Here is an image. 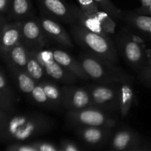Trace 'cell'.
<instances>
[{"mask_svg": "<svg viewBox=\"0 0 151 151\" xmlns=\"http://www.w3.org/2000/svg\"><path fill=\"white\" fill-rule=\"evenodd\" d=\"M44 13L54 18L58 22L73 24L75 17L72 13L71 4L65 0H38Z\"/></svg>", "mask_w": 151, "mask_h": 151, "instance_id": "10", "label": "cell"}, {"mask_svg": "<svg viewBox=\"0 0 151 151\" xmlns=\"http://www.w3.org/2000/svg\"><path fill=\"white\" fill-rule=\"evenodd\" d=\"M21 23V42L28 50H42L48 38L44 34L37 18L27 19Z\"/></svg>", "mask_w": 151, "mask_h": 151, "instance_id": "5", "label": "cell"}, {"mask_svg": "<svg viewBox=\"0 0 151 151\" xmlns=\"http://www.w3.org/2000/svg\"><path fill=\"white\" fill-rule=\"evenodd\" d=\"M10 8V0H0V13H7Z\"/></svg>", "mask_w": 151, "mask_h": 151, "instance_id": "30", "label": "cell"}, {"mask_svg": "<svg viewBox=\"0 0 151 151\" xmlns=\"http://www.w3.org/2000/svg\"><path fill=\"white\" fill-rule=\"evenodd\" d=\"M9 12L10 17L18 22L35 18L30 0H10Z\"/></svg>", "mask_w": 151, "mask_h": 151, "instance_id": "15", "label": "cell"}, {"mask_svg": "<svg viewBox=\"0 0 151 151\" xmlns=\"http://www.w3.org/2000/svg\"><path fill=\"white\" fill-rule=\"evenodd\" d=\"M66 151H78V150H77L76 147H75V146L69 145H68L67 147H66Z\"/></svg>", "mask_w": 151, "mask_h": 151, "instance_id": "36", "label": "cell"}, {"mask_svg": "<svg viewBox=\"0 0 151 151\" xmlns=\"http://www.w3.org/2000/svg\"><path fill=\"white\" fill-rule=\"evenodd\" d=\"M145 75V76L147 77V78H151V69H147V70H146Z\"/></svg>", "mask_w": 151, "mask_h": 151, "instance_id": "37", "label": "cell"}, {"mask_svg": "<svg viewBox=\"0 0 151 151\" xmlns=\"http://www.w3.org/2000/svg\"><path fill=\"white\" fill-rule=\"evenodd\" d=\"M83 137L87 142L91 143H96L102 138L103 133L98 127L88 126L83 131Z\"/></svg>", "mask_w": 151, "mask_h": 151, "instance_id": "25", "label": "cell"}, {"mask_svg": "<svg viewBox=\"0 0 151 151\" xmlns=\"http://www.w3.org/2000/svg\"><path fill=\"white\" fill-rule=\"evenodd\" d=\"M13 79L21 91L27 94H31L36 86L37 82L26 72L13 66H8Z\"/></svg>", "mask_w": 151, "mask_h": 151, "instance_id": "16", "label": "cell"}, {"mask_svg": "<svg viewBox=\"0 0 151 151\" xmlns=\"http://www.w3.org/2000/svg\"><path fill=\"white\" fill-rule=\"evenodd\" d=\"M91 96V107L99 109H114L118 108L119 104V88L108 86H96L88 90Z\"/></svg>", "mask_w": 151, "mask_h": 151, "instance_id": "7", "label": "cell"}, {"mask_svg": "<svg viewBox=\"0 0 151 151\" xmlns=\"http://www.w3.org/2000/svg\"><path fill=\"white\" fill-rule=\"evenodd\" d=\"M69 119L87 126L100 127L102 125L111 126L113 119L107 116L103 111L94 107H88L78 111H69L67 115Z\"/></svg>", "mask_w": 151, "mask_h": 151, "instance_id": "8", "label": "cell"}, {"mask_svg": "<svg viewBox=\"0 0 151 151\" xmlns=\"http://www.w3.org/2000/svg\"><path fill=\"white\" fill-rule=\"evenodd\" d=\"M37 19L48 39L52 40L64 47L73 48L74 44L70 35L58 21L44 13Z\"/></svg>", "mask_w": 151, "mask_h": 151, "instance_id": "6", "label": "cell"}, {"mask_svg": "<svg viewBox=\"0 0 151 151\" xmlns=\"http://www.w3.org/2000/svg\"><path fill=\"white\" fill-rule=\"evenodd\" d=\"M100 10L107 13L115 21H119L122 19V12L114 4L111 0H94Z\"/></svg>", "mask_w": 151, "mask_h": 151, "instance_id": "23", "label": "cell"}, {"mask_svg": "<svg viewBox=\"0 0 151 151\" xmlns=\"http://www.w3.org/2000/svg\"><path fill=\"white\" fill-rule=\"evenodd\" d=\"M7 123L9 133L18 139L24 140L35 133L41 124L47 123L48 118L38 114L16 115Z\"/></svg>", "mask_w": 151, "mask_h": 151, "instance_id": "3", "label": "cell"}, {"mask_svg": "<svg viewBox=\"0 0 151 151\" xmlns=\"http://www.w3.org/2000/svg\"><path fill=\"white\" fill-rule=\"evenodd\" d=\"M122 18L125 19L127 23L136 29L151 33V16L126 12L125 14L122 13Z\"/></svg>", "mask_w": 151, "mask_h": 151, "instance_id": "18", "label": "cell"}, {"mask_svg": "<svg viewBox=\"0 0 151 151\" xmlns=\"http://www.w3.org/2000/svg\"><path fill=\"white\" fill-rule=\"evenodd\" d=\"M32 52L42 66L44 72L53 80L67 84L73 83L76 80V76L65 69L55 60L52 50L42 49Z\"/></svg>", "mask_w": 151, "mask_h": 151, "instance_id": "4", "label": "cell"}, {"mask_svg": "<svg viewBox=\"0 0 151 151\" xmlns=\"http://www.w3.org/2000/svg\"><path fill=\"white\" fill-rule=\"evenodd\" d=\"M31 95H32V98L35 100L36 103H39V104H48L49 100L48 98L47 97V94H46L45 91H44V88H43L42 86L41 85V83H38L36 85V86L35 87V88L33 89V91L31 93Z\"/></svg>", "mask_w": 151, "mask_h": 151, "instance_id": "26", "label": "cell"}, {"mask_svg": "<svg viewBox=\"0 0 151 151\" xmlns=\"http://www.w3.org/2000/svg\"><path fill=\"white\" fill-rule=\"evenodd\" d=\"M21 41V23H5L0 32V55L4 56Z\"/></svg>", "mask_w": 151, "mask_h": 151, "instance_id": "11", "label": "cell"}, {"mask_svg": "<svg viewBox=\"0 0 151 151\" xmlns=\"http://www.w3.org/2000/svg\"><path fill=\"white\" fill-rule=\"evenodd\" d=\"M81 10L89 16L96 17L100 10L98 4L94 0H77Z\"/></svg>", "mask_w": 151, "mask_h": 151, "instance_id": "24", "label": "cell"}, {"mask_svg": "<svg viewBox=\"0 0 151 151\" xmlns=\"http://www.w3.org/2000/svg\"><path fill=\"white\" fill-rule=\"evenodd\" d=\"M14 108V102L0 91V109L4 112H12Z\"/></svg>", "mask_w": 151, "mask_h": 151, "instance_id": "29", "label": "cell"}, {"mask_svg": "<svg viewBox=\"0 0 151 151\" xmlns=\"http://www.w3.org/2000/svg\"><path fill=\"white\" fill-rule=\"evenodd\" d=\"M71 8H72L74 17H75V23L78 24L91 32L98 33L105 37H109V35L101 27L97 18L84 13L79 6L71 4Z\"/></svg>", "mask_w": 151, "mask_h": 151, "instance_id": "13", "label": "cell"}, {"mask_svg": "<svg viewBox=\"0 0 151 151\" xmlns=\"http://www.w3.org/2000/svg\"><path fill=\"white\" fill-rule=\"evenodd\" d=\"M7 119V116L6 115V112L3 111L2 110L0 109V122L1 121H4Z\"/></svg>", "mask_w": 151, "mask_h": 151, "instance_id": "34", "label": "cell"}, {"mask_svg": "<svg viewBox=\"0 0 151 151\" xmlns=\"http://www.w3.org/2000/svg\"><path fill=\"white\" fill-rule=\"evenodd\" d=\"M131 140V135L127 131L118 133L114 139V145L118 149H123L128 145Z\"/></svg>", "mask_w": 151, "mask_h": 151, "instance_id": "27", "label": "cell"}, {"mask_svg": "<svg viewBox=\"0 0 151 151\" xmlns=\"http://www.w3.org/2000/svg\"><path fill=\"white\" fill-rule=\"evenodd\" d=\"M19 151H38L36 149L33 148V147H29V146H23L21 147L19 149Z\"/></svg>", "mask_w": 151, "mask_h": 151, "instance_id": "33", "label": "cell"}, {"mask_svg": "<svg viewBox=\"0 0 151 151\" xmlns=\"http://www.w3.org/2000/svg\"><path fill=\"white\" fill-rule=\"evenodd\" d=\"M40 83L42 86L50 104L59 105L62 103L61 89L55 84L50 82H41Z\"/></svg>", "mask_w": 151, "mask_h": 151, "instance_id": "21", "label": "cell"}, {"mask_svg": "<svg viewBox=\"0 0 151 151\" xmlns=\"http://www.w3.org/2000/svg\"><path fill=\"white\" fill-rule=\"evenodd\" d=\"M5 21H4V19H3L2 16L0 15V32H1V29H2V27H4V25L5 24Z\"/></svg>", "mask_w": 151, "mask_h": 151, "instance_id": "35", "label": "cell"}, {"mask_svg": "<svg viewBox=\"0 0 151 151\" xmlns=\"http://www.w3.org/2000/svg\"><path fill=\"white\" fill-rule=\"evenodd\" d=\"M40 151H56L55 148L48 144H42L39 146Z\"/></svg>", "mask_w": 151, "mask_h": 151, "instance_id": "31", "label": "cell"}, {"mask_svg": "<svg viewBox=\"0 0 151 151\" xmlns=\"http://www.w3.org/2000/svg\"><path fill=\"white\" fill-rule=\"evenodd\" d=\"M134 100V91L127 83H122L119 88V109L122 116L125 117L129 113Z\"/></svg>", "mask_w": 151, "mask_h": 151, "instance_id": "19", "label": "cell"}, {"mask_svg": "<svg viewBox=\"0 0 151 151\" xmlns=\"http://www.w3.org/2000/svg\"><path fill=\"white\" fill-rule=\"evenodd\" d=\"M71 34L86 52L114 64L119 61L117 50L109 37L91 32L75 22L71 24Z\"/></svg>", "mask_w": 151, "mask_h": 151, "instance_id": "1", "label": "cell"}, {"mask_svg": "<svg viewBox=\"0 0 151 151\" xmlns=\"http://www.w3.org/2000/svg\"><path fill=\"white\" fill-rule=\"evenodd\" d=\"M52 52L55 60L72 75L84 81L90 79L78 60L72 57L69 53L60 50H52Z\"/></svg>", "mask_w": 151, "mask_h": 151, "instance_id": "12", "label": "cell"}, {"mask_svg": "<svg viewBox=\"0 0 151 151\" xmlns=\"http://www.w3.org/2000/svg\"><path fill=\"white\" fill-rule=\"evenodd\" d=\"M62 104L69 111H78L91 107L89 91L83 88L65 87L61 89Z\"/></svg>", "mask_w": 151, "mask_h": 151, "instance_id": "9", "label": "cell"}, {"mask_svg": "<svg viewBox=\"0 0 151 151\" xmlns=\"http://www.w3.org/2000/svg\"><path fill=\"white\" fill-rule=\"evenodd\" d=\"M29 52V57H28V61L26 66V72L35 80L36 82L42 80L44 75V70L42 66L39 63L35 56L34 55L33 52L30 50H28Z\"/></svg>", "mask_w": 151, "mask_h": 151, "instance_id": "20", "label": "cell"}, {"mask_svg": "<svg viewBox=\"0 0 151 151\" xmlns=\"http://www.w3.org/2000/svg\"><path fill=\"white\" fill-rule=\"evenodd\" d=\"M78 61L90 78L103 84L129 83L130 78L124 71L114 63L98 58L88 53H83Z\"/></svg>", "mask_w": 151, "mask_h": 151, "instance_id": "2", "label": "cell"}, {"mask_svg": "<svg viewBox=\"0 0 151 151\" xmlns=\"http://www.w3.org/2000/svg\"><path fill=\"white\" fill-rule=\"evenodd\" d=\"M3 57L8 66H13L24 71L26 70L29 52L27 47L21 41L12 47Z\"/></svg>", "mask_w": 151, "mask_h": 151, "instance_id": "14", "label": "cell"}, {"mask_svg": "<svg viewBox=\"0 0 151 151\" xmlns=\"http://www.w3.org/2000/svg\"><path fill=\"white\" fill-rule=\"evenodd\" d=\"M119 46L122 54L131 64L137 65L141 62L143 57L142 50L138 43L131 39L121 40Z\"/></svg>", "mask_w": 151, "mask_h": 151, "instance_id": "17", "label": "cell"}, {"mask_svg": "<svg viewBox=\"0 0 151 151\" xmlns=\"http://www.w3.org/2000/svg\"><path fill=\"white\" fill-rule=\"evenodd\" d=\"M137 12L141 13H150V14H151V3L150 4L144 5L142 7L138 9Z\"/></svg>", "mask_w": 151, "mask_h": 151, "instance_id": "32", "label": "cell"}, {"mask_svg": "<svg viewBox=\"0 0 151 151\" xmlns=\"http://www.w3.org/2000/svg\"><path fill=\"white\" fill-rule=\"evenodd\" d=\"M96 18L100 24L101 27L108 35H111L116 32V21L112 19L107 13L100 10L96 16Z\"/></svg>", "mask_w": 151, "mask_h": 151, "instance_id": "22", "label": "cell"}, {"mask_svg": "<svg viewBox=\"0 0 151 151\" xmlns=\"http://www.w3.org/2000/svg\"><path fill=\"white\" fill-rule=\"evenodd\" d=\"M0 91L4 93L7 97H8L13 102L16 100V96L13 94V91L7 83V80L5 79L3 74L1 73V72H0Z\"/></svg>", "mask_w": 151, "mask_h": 151, "instance_id": "28", "label": "cell"}]
</instances>
